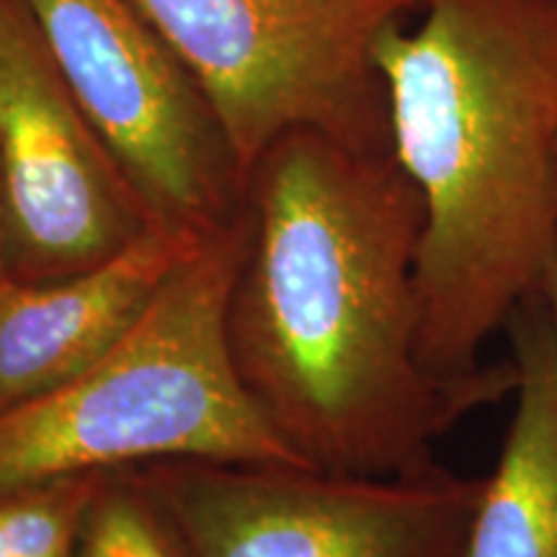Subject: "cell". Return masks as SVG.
Wrapping results in <instances>:
<instances>
[{
    "mask_svg": "<svg viewBox=\"0 0 557 557\" xmlns=\"http://www.w3.org/2000/svg\"><path fill=\"white\" fill-rule=\"evenodd\" d=\"M227 297L235 372L312 470L393 478L517 385L513 361L447 382L418 351L423 201L393 152L292 129L248 173Z\"/></svg>",
    "mask_w": 557,
    "mask_h": 557,
    "instance_id": "1",
    "label": "cell"
},
{
    "mask_svg": "<svg viewBox=\"0 0 557 557\" xmlns=\"http://www.w3.org/2000/svg\"><path fill=\"white\" fill-rule=\"evenodd\" d=\"M377 67L423 201L418 351L438 380L478 377L557 259V0H423Z\"/></svg>",
    "mask_w": 557,
    "mask_h": 557,
    "instance_id": "2",
    "label": "cell"
},
{
    "mask_svg": "<svg viewBox=\"0 0 557 557\" xmlns=\"http://www.w3.org/2000/svg\"><path fill=\"white\" fill-rule=\"evenodd\" d=\"M248 212L173 271L139 323L75 380L0 413V491L165 462L312 470L235 372L227 297Z\"/></svg>",
    "mask_w": 557,
    "mask_h": 557,
    "instance_id": "3",
    "label": "cell"
},
{
    "mask_svg": "<svg viewBox=\"0 0 557 557\" xmlns=\"http://www.w3.org/2000/svg\"><path fill=\"white\" fill-rule=\"evenodd\" d=\"M212 103L243 173L318 129L393 152L377 47L423 0H139Z\"/></svg>",
    "mask_w": 557,
    "mask_h": 557,
    "instance_id": "4",
    "label": "cell"
},
{
    "mask_svg": "<svg viewBox=\"0 0 557 557\" xmlns=\"http://www.w3.org/2000/svg\"><path fill=\"white\" fill-rule=\"evenodd\" d=\"M152 225L212 238L248 178L212 103L139 0H24Z\"/></svg>",
    "mask_w": 557,
    "mask_h": 557,
    "instance_id": "5",
    "label": "cell"
},
{
    "mask_svg": "<svg viewBox=\"0 0 557 557\" xmlns=\"http://www.w3.org/2000/svg\"><path fill=\"white\" fill-rule=\"evenodd\" d=\"M194 557H462L483 478L165 459L127 468Z\"/></svg>",
    "mask_w": 557,
    "mask_h": 557,
    "instance_id": "6",
    "label": "cell"
},
{
    "mask_svg": "<svg viewBox=\"0 0 557 557\" xmlns=\"http://www.w3.org/2000/svg\"><path fill=\"white\" fill-rule=\"evenodd\" d=\"M0 176L21 282L81 274L156 227L24 0H0Z\"/></svg>",
    "mask_w": 557,
    "mask_h": 557,
    "instance_id": "7",
    "label": "cell"
},
{
    "mask_svg": "<svg viewBox=\"0 0 557 557\" xmlns=\"http://www.w3.org/2000/svg\"><path fill=\"white\" fill-rule=\"evenodd\" d=\"M207 240V238H205ZM201 238L152 227L114 259L54 282L0 284V413L107 357Z\"/></svg>",
    "mask_w": 557,
    "mask_h": 557,
    "instance_id": "8",
    "label": "cell"
},
{
    "mask_svg": "<svg viewBox=\"0 0 557 557\" xmlns=\"http://www.w3.org/2000/svg\"><path fill=\"white\" fill-rule=\"evenodd\" d=\"M504 333L517 369L513 413L462 557H557V323L545 295L524 299Z\"/></svg>",
    "mask_w": 557,
    "mask_h": 557,
    "instance_id": "9",
    "label": "cell"
},
{
    "mask_svg": "<svg viewBox=\"0 0 557 557\" xmlns=\"http://www.w3.org/2000/svg\"><path fill=\"white\" fill-rule=\"evenodd\" d=\"M73 557H194L169 513L129 470L103 472L81 517Z\"/></svg>",
    "mask_w": 557,
    "mask_h": 557,
    "instance_id": "10",
    "label": "cell"
},
{
    "mask_svg": "<svg viewBox=\"0 0 557 557\" xmlns=\"http://www.w3.org/2000/svg\"><path fill=\"white\" fill-rule=\"evenodd\" d=\"M103 472L0 491V557H73L81 517Z\"/></svg>",
    "mask_w": 557,
    "mask_h": 557,
    "instance_id": "11",
    "label": "cell"
},
{
    "mask_svg": "<svg viewBox=\"0 0 557 557\" xmlns=\"http://www.w3.org/2000/svg\"><path fill=\"white\" fill-rule=\"evenodd\" d=\"M11 276L9 267V205H5L3 176H0V284Z\"/></svg>",
    "mask_w": 557,
    "mask_h": 557,
    "instance_id": "12",
    "label": "cell"
},
{
    "mask_svg": "<svg viewBox=\"0 0 557 557\" xmlns=\"http://www.w3.org/2000/svg\"><path fill=\"white\" fill-rule=\"evenodd\" d=\"M542 295L547 299V308L553 312L555 323H557V259L553 261V267L547 271V278H545V287H542Z\"/></svg>",
    "mask_w": 557,
    "mask_h": 557,
    "instance_id": "13",
    "label": "cell"
}]
</instances>
